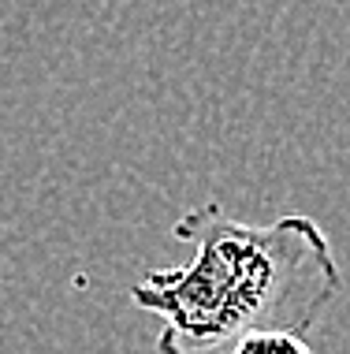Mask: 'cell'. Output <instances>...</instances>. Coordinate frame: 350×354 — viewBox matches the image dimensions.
<instances>
[{"instance_id":"1","label":"cell","mask_w":350,"mask_h":354,"mask_svg":"<svg viewBox=\"0 0 350 354\" xmlns=\"http://www.w3.org/2000/svg\"><path fill=\"white\" fill-rule=\"evenodd\" d=\"M191 261L149 269L130 283V302L157 313V354H224L250 332L306 336L343 291V272L324 227L306 213L242 224L216 202L175 220Z\"/></svg>"},{"instance_id":"2","label":"cell","mask_w":350,"mask_h":354,"mask_svg":"<svg viewBox=\"0 0 350 354\" xmlns=\"http://www.w3.org/2000/svg\"><path fill=\"white\" fill-rule=\"evenodd\" d=\"M224 354H313V347L298 332H250L235 339Z\"/></svg>"}]
</instances>
